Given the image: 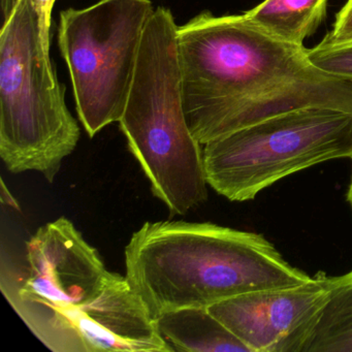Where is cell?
I'll return each mask as SVG.
<instances>
[{"mask_svg":"<svg viewBox=\"0 0 352 352\" xmlns=\"http://www.w3.org/2000/svg\"><path fill=\"white\" fill-rule=\"evenodd\" d=\"M183 107L201 145L308 107L352 114V80L315 67L308 49L270 36L243 15L203 12L178 26Z\"/></svg>","mask_w":352,"mask_h":352,"instance_id":"6da1fadb","label":"cell"},{"mask_svg":"<svg viewBox=\"0 0 352 352\" xmlns=\"http://www.w3.org/2000/svg\"><path fill=\"white\" fill-rule=\"evenodd\" d=\"M124 253L125 276L154 319L312 279L261 234L211 222H146Z\"/></svg>","mask_w":352,"mask_h":352,"instance_id":"7a4b0ae2","label":"cell"},{"mask_svg":"<svg viewBox=\"0 0 352 352\" xmlns=\"http://www.w3.org/2000/svg\"><path fill=\"white\" fill-rule=\"evenodd\" d=\"M119 124L170 215H186L207 201L203 150L183 107L178 25L168 8L154 10L146 25Z\"/></svg>","mask_w":352,"mask_h":352,"instance_id":"3957f363","label":"cell"},{"mask_svg":"<svg viewBox=\"0 0 352 352\" xmlns=\"http://www.w3.org/2000/svg\"><path fill=\"white\" fill-rule=\"evenodd\" d=\"M80 135L38 11L20 0L0 34V157L13 174L34 170L53 182Z\"/></svg>","mask_w":352,"mask_h":352,"instance_id":"277c9868","label":"cell"},{"mask_svg":"<svg viewBox=\"0 0 352 352\" xmlns=\"http://www.w3.org/2000/svg\"><path fill=\"white\" fill-rule=\"evenodd\" d=\"M204 146L208 184L230 201H250L289 175L337 158L352 160V114L298 109Z\"/></svg>","mask_w":352,"mask_h":352,"instance_id":"5b68a950","label":"cell"},{"mask_svg":"<svg viewBox=\"0 0 352 352\" xmlns=\"http://www.w3.org/2000/svg\"><path fill=\"white\" fill-rule=\"evenodd\" d=\"M151 0H98L63 10L58 45L78 116L90 138L119 122L129 98Z\"/></svg>","mask_w":352,"mask_h":352,"instance_id":"8992f818","label":"cell"},{"mask_svg":"<svg viewBox=\"0 0 352 352\" xmlns=\"http://www.w3.org/2000/svg\"><path fill=\"white\" fill-rule=\"evenodd\" d=\"M98 251L60 217L41 226L22 256L1 258L0 290L32 333L56 352L74 313L112 277Z\"/></svg>","mask_w":352,"mask_h":352,"instance_id":"52a82bcc","label":"cell"},{"mask_svg":"<svg viewBox=\"0 0 352 352\" xmlns=\"http://www.w3.org/2000/svg\"><path fill=\"white\" fill-rule=\"evenodd\" d=\"M352 282V271L342 276L318 273L292 287L259 290L209 307L251 352H302L325 305Z\"/></svg>","mask_w":352,"mask_h":352,"instance_id":"ba28073f","label":"cell"},{"mask_svg":"<svg viewBox=\"0 0 352 352\" xmlns=\"http://www.w3.org/2000/svg\"><path fill=\"white\" fill-rule=\"evenodd\" d=\"M173 352L126 276L113 273L102 294L75 311L57 352Z\"/></svg>","mask_w":352,"mask_h":352,"instance_id":"9c48e42d","label":"cell"},{"mask_svg":"<svg viewBox=\"0 0 352 352\" xmlns=\"http://www.w3.org/2000/svg\"><path fill=\"white\" fill-rule=\"evenodd\" d=\"M155 321L174 351L251 352L209 308L178 309L160 315Z\"/></svg>","mask_w":352,"mask_h":352,"instance_id":"30bf717a","label":"cell"},{"mask_svg":"<svg viewBox=\"0 0 352 352\" xmlns=\"http://www.w3.org/2000/svg\"><path fill=\"white\" fill-rule=\"evenodd\" d=\"M329 0H265L245 17L259 30L290 44L302 43L324 21Z\"/></svg>","mask_w":352,"mask_h":352,"instance_id":"8fae6325","label":"cell"},{"mask_svg":"<svg viewBox=\"0 0 352 352\" xmlns=\"http://www.w3.org/2000/svg\"><path fill=\"white\" fill-rule=\"evenodd\" d=\"M302 352H352V282L325 305Z\"/></svg>","mask_w":352,"mask_h":352,"instance_id":"7c38bea8","label":"cell"},{"mask_svg":"<svg viewBox=\"0 0 352 352\" xmlns=\"http://www.w3.org/2000/svg\"><path fill=\"white\" fill-rule=\"evenodd\" d=\"M311 63L325 73L352 80V43L338 46H322L308 49Z\"/></svg>","mask_w":352,"mask_h":352,"instance_id":"4fadbf2b","label":"cell"},{"mask_svg":"<svg viewBox=\"0 0 352 352\" xmlns=\"http://www.w3.org/2000/svg\"><path fill=\"white\" fill-rule=\"evenodd\" d=\"M352 43V0H347L336 17L333 30L321 41L322 46H338Z\"/></svg>","mask_w":352,"mask_h":352,"instance_id":"5bb4252c","label":"cell"},{"mask_svg":"<svg viewBox=\"0 0 352 352\" xmlns=\"http://www.w3.org/2000/svg\"><path fill=\"white\" fill-rule=\"evenodd\" d=\"M40 16L41 30L45 50L51 54V25L52 11L56 0H30Z\"/></svg>","mask_w":352,"mask_h":352,"instance_id":"9a60e30c","label":"cell"},{"mask_svg":"<svg viewBox=\"0 0 352 352\" xmlns=\"http://www.w3.org/2000/svg\"><path fill=\"white\" fill-rule=\"evenodd\" d=\"M0 195H1V203H3V205L10 206V207L20 211L19 204H18L17 199L10 192L3 180H1V193H0Z\"/></svg>","mask_w":352,"mask_h":352,"instance_id":"2e32d148","label":"cell"},{"mask_svg":"<svg viewBox=\"0 0 352 352\" xmlns=\"http://www.w3.org/2000/svg\"><path fill=\"white\" fill-rule=\"evenodd\" d=\"M1 1V12H3V19L6 20L10 17L12 12L14 11L20 0H0Z\"/></svg>","mask_w":352,"mask_h":352,"instance_id":"e0dca14e","label":"cell"},{"mask_svg":"<svg viewBox=\"0 0 352 352\" xmlns=\"http://www.w3.org/2000/svg\"><path fill=\"white\" fill-rule=\"evenodd\" d=\"M347 201L348 203L350 204L352 208V177H351V182H350L349 188H348L347 192Z\"/></svg>","mask_w":352,"mask_h":352,"instance_id":"ac0fdd59","label":"cell"}]
</instances>
